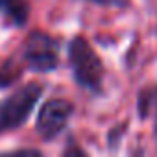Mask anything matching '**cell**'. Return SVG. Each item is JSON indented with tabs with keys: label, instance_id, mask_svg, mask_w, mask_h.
I'll list each match as a JSON object with an SVG mask.
<instances>
[{
	"label": "cell",
	"instance_id": "cell-2",
	"mask_svg": "<svg viewBox=\"0 0 157 157\" xmlns=\"http://www.w3.org/2000/svg\"><path fill=\"white\" fill-rule=\"evenodd\" d=\"M43 94V85L32 82L19 87L0 104V133L21 128L32 115Z\"/></svg>",
	"mask_w": 157,
	"mask_h": 157
},
{
	"label": "cell",
	"instance_id": "cell-4",
	"mask_svg": "<svg viewBox=\"0 0 157 157\" xmlns=\"http://www.w3.org/2000/svg\"><path fill=\"white\" fill-rule=\"evenodd\" d=\"M74 113V105L63 98H52L43 104L37 115L35 129L41 135L43 140L56 139L68 124L70 117Z\"/></svg>",
	"mask_w": 157,
	"mask_h": 157
},
{
	"label": "cell",
	"instance_id": "cell-6",
	"mask_svg": "<svg viewBox=\"0 0 157 157\" xmlns=\"http://www.w3.org/2000/svg\"><path fill=\"white\" fill-rule=\"evenodd\" d=\"M155 102V89H144L139 96V115L140 118H146L153 107Z\"/></svg>",
	"mask_w": 157,
	"mask_h": 157
},
{
	"label": "cell",
	"instance_id": "cell-7",
	"mask_svg": "<svg viewBox=\"0 0 157 157\" xmlns=\"http://www.w3.org/2000/svg\"><path fill=\"white\" fill-rule=\"evenodd\" d=\"M93 4H98V6H105V8H128L129 6V0H89Z\"/></svg>",
	"mask_w": 157,
	"mask_h": 157
},
{
	"label": "cell",
	"instance_id": "cell-5",
	"mask_svg": "<svg viewBox=\"0 0 157 157\" xmlns=\"http://www.w3.org/2000/svg\"><path fill=\"white\" fill-rule=\"evenodd\" d=\"M0 13L11 26H22L30 17V6L26 0H0Z\"/></svg>",
	"mask_w": 157,
	"mask_h": 157
},
{
	"label": "cell",
	"instance_id": "cell-8",
	"mask_svg": "<svg viewBox=\"0 0 157 157\" xmlns=\"http://www.w3.org/2000/svg\"><path fill=\"white\" fill-rule=\"evenodd\" d=\"M153 105H155V139H157V91H155V102H153Z\"/></svg>",
	"mask_w": 157,
	"mask_h": 157
},
{
	"label": "cell",
	"instance_id": "cell-1",
	"mask_svg": "<svg viewBox=\"0 0 157 157\" xmlns=\"http://www.w3.org/2000/svg\"><path fill=\"white\" fill-rule=\"evenodd\" d=\"M68 61L76 83L89 93L100 94L104 82V63L83 37H74L68 43Z\"/></svg>",
	"mask_w": 157,
	"mask_h": 157
},
{
	"label": "cell",
	"instance_id": "cell-3",
	"mask_svg": "<svg viewBox=\"0 0 157 157\" xmlns=\"http://www.w3.org/2000/svg\"><path fill=\"white\" fill-rule=\"evenodd\" d=\"M22 59L35 72H52L59 65V44L48 33L33 32L22 48Z\"/></svg>",
	"mask_w": 157,
	"mask_h": 157
}]
</instances>
